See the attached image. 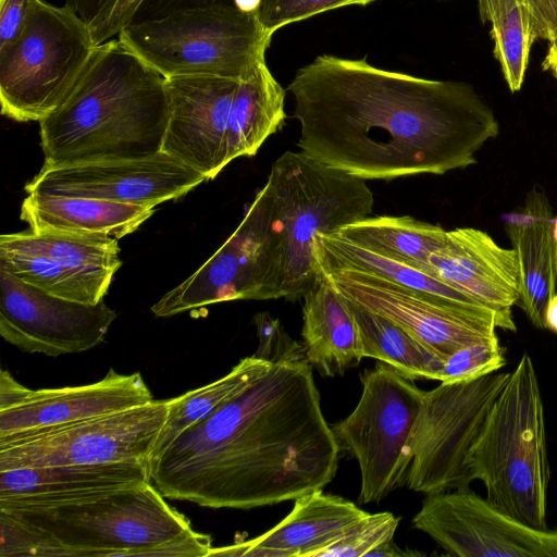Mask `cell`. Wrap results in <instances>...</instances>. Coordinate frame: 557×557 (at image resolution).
<instances>
[{
  "mask_svg": "<svg viewBox=\"0 0 557 557\" xmlns=\"http://www.w3.org/2000/svg\"><path fill=\"white\" fill-rule=\"evenodd\" d=\"M287 90L306 156L366 181L465 169L499 133L465 82L422 78L330 54L300 67Z\"/></svg>",
  "mask_w": 557,
  "mask_h": 557,
  "instance_id": "cell-1",
  "label": "cell"
},
{
  "mask_svg": "<svg viewBox=\"0 0 557 557\" xmlns=\"http://www.w3.org/2000/svg\"><path fill=\"white\" fill-rule=\"evenodd\" d=\"M339 453L312 366L281 362L185 430L148 471L165 498L247 510L323 490Z\"/></svg>",
  "mask_w": 557,
  "mask_h": 557,
  "instance_id": "cell-2",
  "label": "cell"
},
{
  "mask_svg": "<svg viewBox=\"0 0 557 557\" xmlns=\"http://www.w3.org/2000/svg\"><path fill=\"white\" fill-rule=\"evenodd\" d=\"M169 114L158 72L117 38L97 45L65 100L39 122L44 166L154 156Z\"/></svg>",
  "mask_w": 557,
  "mask_h": 557,
  "instance_id": "cell-3",
  "label": "cell"
},
{
  "mask_svg": "<svg viewBox=\"0 0 557 557\" xmlns=\"http://www.w3.org/2000/svg\"><path fill=\"white\" fill-rule=\"evenodd\" d=\"M467 467L496 508L547 529L550 468L544 407L533 361L523 354L472 444Z\"/></svg>",
  "mask_w": 557,
  "mask_h": 557,
  "instance_id": "cell-4",
  "label": "cell"
},
{
  "mask_svg": "<svg viewBox=\"0 0 557 557\" xmlns=\"http://www.w3.org/2000/svg\"><path fill=\"white\" fill-rule=\"evenodd\" d=\"M267 184L272 195V227L280 244L281 295L287 301H297L319 277L313 255L318 235L370 216L373 193L366 180L301 151L280 156Z\"/></svg>",
  "mask_w": 557,
  "mask_h": 557,
  "instance_id": "cell-5",
  "label": "cell"
},
{
  "mask_svg": "<svg viewBox=\"0 0 557 557\" xmlns=\"http://www.w3.org/2000/svg\"><path fill=\"white\" fill-rule=\"evenodd\" d=\"M0 510L54 539L70 557H131L193 529L151 482L58 500L0 499Z\"/></svg>",
  "mask_w": 557,
  "mask_h": 557,
  "instance_id": "cell-6",
  "label": "cell"
},
{
  "mask_svg": "<svg viewBox=\"0 0 557 557\" xmlns=\"http://www.w3.org/2000/svg\"><path fill=\"white\" fill-rule=\"evenodd\" d=\"M271 37L256 13L214 5L133 22L117 39L163 78L240 79L265 58Z\"/></svg>",
  "mask_w": 557,
  "mask_h": 557,
  "instance_id": "cell-7",
  "label": "cell"
},
{
  "mask_svg": "<svg viewBox=\"0 0 557 557\" xmlns=\"http://www.w3.org/2000/svg\"><path fill=\"white\" fill-rule=\"evenodd\" d=\"M88 27L70 7L36 0L20 37L0 49L1 113L40 122L65 100L95 50Z\"/></svg>",
  "mask_w": 557,
  "mask_h": 557,
  "instance_id": "cell-8",
  "label": "cell"
},
{
  "mask_svg": "<svg viewBox=\"0 0 557 557\" xmlns=\"http://www.w3.org/2000/svg\"><path fill=\"white\" fill-rule=\"evenodd\" d=\"M360 380L358 404L331 429L339 450L357 460L361 479L358 502L369 504L405 485L410 465L407 444L424 391L381 361Z\"/></svg>",
  "mask_w": 557,
  "mask_h": 557,
  "instance_id": "cell-9",
  "label": "cell"
},
{
  "mask_svg": "<svg viewBox=\"0 0 557 557\" xmlns=\"http://www.w3.org/2000/svg\"><path fill=\"white\" fill-rule=\"evenodd\" d=\"M509 373L441 382L424 391L407 444L409 490L428 495L470 486L468 453Z\"/></svg>",
  "mask_w": 557,
  "mask_h": 557,
  "instance_id": "cell-10",
  "label": "cell"
},
{
  "mask_svg": "<svg viewBox=\"0 0 557 557\" xmlns=\"http://www.w3.org/2000/svg\"><path fill=\"white\" fill-rule=\"evenodd\" d=\"M278 298L280 244L272 227V195L265 183L226 242L151 311L166 318L216 302Z\"/></svg>",
  "mask_w": 557,
  "mask_h": 557,
  "instance_id": "cell-11",
  "label": "cell"
},
{
  "mask_svg": "<svg viewBox=\"0 0 557 557\" xmlns=\"http://www.w3.org/2000/svg\"><path fill=\"white\" fill-rule=\"evenodd\" d=\"M166 400L0 437V471L120 461L148 462Z\"/></svg>",
  "mask_w": 557,
  "mask_h": 557,
  "instance_id": "cell-12",
  "label": "cell"
},
{
  "mask_svg": "<svg viewBox=\"0 0 557 557\" xmlns=\"http://www.w3.org/2000/svg\"><path fill=\"white\" fill-rule=\"evenodd\" d=\"M318 267L342 296L391 320L443 359L465 346L497 339V327L516 331L512 315L438 298L362 270Z\"/></svg>",
  "mask_w": 557,
  "mask_h": 557,
  "instance_id": "cell-13",
  "label": "cell"
},
{
  "mask_svg": "<svg viewBox=\"0 0 557 557\" xmlns=\"http://www.w3.org/2000/svg\"><path fill=\"white\" fill-rule=\"evenodd\" d=\"M117 239L32 230L0 236V267L52 296L97 304L122 264Z\"/></svg>",
  "mask_w": 557,
  "mask_h": 557,
  "instance_id": "cell-14",
  "label": "cell"
},
{
  "mask_svg": "<svg viewBox=\"0 0 557 557\" xmlns=\"http://www.w3.org/2000/svg\"><path fill=\"white\" fill-rule=\"evenodd\" d=\"M412 525L456 557H557V529L528 525L470 486L428 494Z\"/></svg>",
  "mask_w": 557,
  "mask_h": 557,
  "instance_id": "cell-15",
  "label": "cell"
},
{
  "mask_svg": "<svg viewBox=\"0 0 557 557\" xmlns=\"http://www.w3.org/2000/svg\"><path fill=\"white\" fill-rule=\"evenodd\" d=\"M115 318L103 299L90 305L55 297L0 267V335L23 351L59 357L91 349Z\"/></svg>",
  "mask_w": 557,
  "mask_h": 557,
  "instance_id": "cell-16",
  "label": "cell"
},
{
  "mask_svg": "<svg viewBox=\"0 0 557 557\" xmlns=\"http://www.w3.org/2000/svg\"><path fill=\"white\" fill-rule=\"evenodd\" d=\"M203 181L206 177L202 174L160 151L143 159L42 166L24 189L28 194L156 207L184 196Z\"/></svg>",
  "mask_w": 557,
  "mask_h": 557,
  "instance_id": "cell-17",
  "label": "cell"
},
{
  "mask_svg": "<svg viewBox=\"0 0 557 557\" xmlns=\"http://www.w3.org/2000/svg\"><path fill=\"white\" fill-rule=\"evenodd\" d=\"M164 79L170 114L161 151L212 180L228 164L227 131L239 79L212 75Z\"/></svg>",
  "mask_w": 557,
  "mask_h": 557,
  "instance_id": "cell-18",
  "label": "cell"
},
{
  "mask_svg": "<svg viewBox=\"0 0 557 557\" xmlns=\"http://www.w3.org/2000/svg\"><path fill=\"white\" fill-rule=\"evenodd\" d=\"M429 273L478 304L512 315L519 301L521 274L517 252L499 246L474 227L446 231L429 259Z\"/></svg>",
  "mask_w": 557,
  "mask_h": 557,
  "instance_id": "cell-19",
  "label": "cell"
},
{
  "mask_svg": "<svg viewBox=\"0 0 557 557\" xmlns=\"http://www.w3.org/2000/svg\"><path fill=\"white\" fill-rule=\"evenodd\" d=\"M151 400L140 372L122 374L111 368L90 384L27 388L18 404L0 410V437L117 412Z\"/></svg>",
  "mask_w": 557,
  "mask_h": 557,
  "instance_id": "cell-20",
  "label": "cell"
},
{
  "mask_svg": "<svg viewBox=\"0 0 557 557\" xmlns=\"http://www.w3.org/2000/svg\"><path fill=\"white\" fill-rule=\"evenodd\" d=\"M368 512L338 495L318 490L295 499L292 511L263 534L208 556L314 557Z\"/></svg>",
  "mask_w": 557,
  "mask_h": 557,
  "instance_id": "cell-21",
  "label": "cell"
},
{
  "mask_svg": "<svg viewBox=\"0 0 557 557\" xmlns=\"http://www.w3.org/2000/svg\"><path fill=\"white\" fill-rule=\"evenodd\" d=\"M547 197L534 187L524 207L505 219L521 274L519 304L531 323L546 329V310L557 293V239Z\"/></svg>",
  "mask_w": 557,
  "mask_h": 557,
  "instance_id": "cell-22",
  "label": "cell"
},
{
  "mask_svg": "<svg viewBox=\"0 0 557 557\" xmlns=\"http://www.w3.org/2000/svg\"><path fill=\"white\" fill-rule=\"evenodd\" d=\"M150 482L143 461L11 469L0 471V499L58 500Z\"/></svg>",
  "mask_w": 557,
  "mask_h": 557,
  "instance_id": "cell-23",
  "label": "cell"
},
{
  "mask_svg": "<svg viewBox=\"0 0 557 557\" xmlns=\"http://www.w3.org/2000/svg\"><path fill=\"white\" fill-rule=\"evenodd\" d=\"M301 337L307 361L321 375H344L363 359L356 321L346 299L319 269L314 286L302 298Z\"/></svg>",
  "mask_w": 557,
  "mask_h": 557,
  "instance_id": "cell-24",
  "label": "cell"
},
{
  "mask_svg": "<svg viewBox=\"0 0 557 557\" xmlns=\"http://www.w3.org/2000/svg\"><path fill=\"white\" fill-rule=\"evenodd\" d=\"M154 207L101 199L30 193L21 206V220L34 232L104 235L120 239L135 232Z\"/></svg>",
  "mask_w": 557,
  "mask_h": 557,
  "instance_id": "cell-25",
  "label": "cell"
},
{
  "mask_svg": "<svg viewBox=\"0 0 557 557\" xmlns=\"http://www.w3.org/2000/svg\"><path fill=\"white\" fill-rule=\"evenodd\" d=\"M285 90L270 72L265 58L239 79L227 131V163L255 156L286 121Z\"/></svg>",
  "mask_w": 557,
  "mask_h": 557,
  "instance_id": "cell-26",
  "label": "cell"
},
{
  "mask_svg": "<svg viewBox=\"0 0 557 557\" xmlns=\"http://www.w3.org/2000/svg\"><path fill=\"white\" fill-rule=\"evenodd\" d=\"M337 233L363 248L429 273L430 256L444 243L446 230L409 215H379L347 224Z\"/></svg>",
  "mask_w": 557,
  "mask_h": 557,
  "instance_id": "cell-27",
  "label": "cell"
},
{
  "mask_svg": "<svg viewBox=\"0 0 557 557\" xmlns=\"http://www.w3.org/2000/svg\"><path fill=\"white\" fill-rule=\"evenodd\" d=\"M313 255L317 264L362 270L438 298L486 308L428 272L363 248L337 232L319 234Z\"/></svg>",
  "mask_w": 557,
  "mask_h": 557,
  "instance_id": "cell-28",
  "label": "cell"
},
{
  "mask_svg": "<svg viewBox=\"0 0 557 557\" xmlns=\"http://www.w3.org/2000/svg\"><path fill=\"white\" fill-rule=\"evenodd\" d=\"M345 299L358 327L363 358L384 362L412 381L438 380L445 359L391 320Z\"/></svg>",
  "mask_w": 557,
  "mask_h": 557,
  "instance_id": "cell-29",
  "label": "cell"
},
{
  "mask_svg": "<svg viewBox=\"0 0 557 557\" xmlns=\"http://www.w3.org/2000/svg\"><path fill=\"white\" fill-rule=\"evenodd\" d=\"M271 364L253 355L245 357L221 379L168 399L166 419L148 462L160 456L185 430L207 419L239 394Z\"/></svg>",
  "mask_w": 557,
  "mask_h": 557,
  "instance_id": "cell-30",
  "label": "cell"
},
{
  "mask_svg": "<svg viewBox=\"0 0 557 557\" xmlns=\"http://www.w3.org/2000/svg\"><path fill=\"white\" fill-rule=\"evenodd\" d=\"M482 23L491 24L493 52L511 92L523 85L535 41L530 17L521 0H478Z\"/></svg>",
  "mask_w": 557,
  "mask_h": 557,
  "instance_id": "cell-31",
  "label": "cell"
},
{
  "mask_svg": "<svg viewBox=\"0 0 557 557\" xmlns=\"http://www.w3.org/2000/svg\"><path fill=\"white\" fill-rule=\"evenodd\" d=\"M399 518L388 511L367 513L314 557H361L394 539Z\"/></svg>",
  "mask_w": 557,
  "mask_h": 557,
  "instance_id": "cell-32",
  "label": "cell"
},
{
  "mask_svg": "<svg viewBox=\"0 0 557 557\" xmlns=\"http://www.w3.org/2000/svg\"><path fill=\"white\" fill-rule=\"evenodd\" d=\"M70 557L54 539L0 510V557Z\"/></svg>",
  "mask_w": 557,
  "mask_h": 557,
  "instance_id": "cell-33",
  "label": "cell"
},
{
  "mask_svg": "<svg viewBox=\"0 0 557 557\" xmlns=\"http://www.w3.org/2000/svg\"><path fill=\"white\" fill-rule=\"evenodd\" d=\"M505 364L506 358L498 338L475 343L465 346L447 357L437 381L454 383L472 380L496 372Z\"/></svg>",
  "mask_w": 557,
  "mask_h": 557,
  "instance_id": "cell-34",
  "label": "cell"
},
{
  "mask_svg": "<svg viewBox=\"0 0 557 557\" xmlns=\"http://www.w3.org/2000/svg\"><path fill=\"white\" fill-rule=\"evenodd\" d=\"M375 0H261L258 20L269 35L290 23L347 7L367 5Z\"/></svg>",
  "mask_w": 557,
  "mask_h": 557,
  "instance_id": "cell-35",
  "label": "cell"
},
{
  "mask_svg": "<svg viewBox=\"0 0 557 557\" xmlns=\"http://www.w3.org/2000/svg\"><path fill=\"white\" fill-rule=\"evenodd\" d=\"M253 323L259 339L255 357L270 363L307 360L302 343L294 339L277 318L263 311L253 317Z\"/></svg>",
  "mask_w": 557,
  "mask_h": 557,
  "instance_id": "cell-36",
  "label": "cell"
},
{
  "mask_svg": "<svg viewBox=\"0 0 557 557\" xmlns=\"http://www.w3.org/2000/svg\"><path fill=\"white\" fill-rule=\"evenodd\" d=\"M143 2L144 0H108L88 23L94 44L97 46L119 36L134 21Z\"/></svg>",
  "mask_w": 557,
  "mask_h": 557,
  "instance_id": "cell-37",
  "label": "cell"
},
{
  "mask_svg": "<svg viewBox=\"0 0 557 557\" xmlns=\"http://www.w3.org/2000/svg\"><path fill=\"white\" fill-rule=\"evenodd\" d=\"M260 3L261 0H144L133 22L158 18L178 10L214 5L234 7L257 14Z\"/></svg>",
  "mask_w": 557,
  "mask_h": 557,
  "instance_id": "cell-38",
  "label": "cell"
},
{
  "mask_svg": "<svg viewBox=\"0 0 557 557\" xmlns=\"http://www.w3.org/2000/svg\"><path fill=\"white\" fill-rule=\"evenodd\" d=\"M212 548L208 534L189 531L162 543L138 549L134 556L145 557H203Z\"/></svg>",
  "mask_w": 557,
  "mask_h": 557,
  "instance_id": "cell-39",
  "label": "cell"
},
{
  "mask_svg": "<svg viewBox=\"0 0 557 557\" xmlns=\"http://www.w3.org/2000/svg\"><path fill=\"white\" fill-rule=\"evenodd\" d=\"M36 0H0V49L10 46L23 32Z\"/></svg>",
  "mask_w": 557,
  "mask_h": 557,
  "instance_id": "cell-40",
  "label": "cell"
},
{
  "mask_svg": "<svg viewBox=\"0 0 557 557\" xmlns=\"http://www.w3.org/2000/svg\"><path fill=\"white\" fill-rule=\"evenodd\" d=\"M530 17L535 40H557V0H521Z\"/></svg>",
  "mask_w": 557,
  "mask_h": 557,
  "instance_id": "cell-41",
  "label": "cell"
},
{
  "mask_svg": "<svg viewBox=\"0 0 557 557\" xmlns=\"http://www.w3.org/2000/svg\"><path fill=\"white\" fill-rule=\"evenodd\" d=\"M28 387L17 382L7 370L0 372V410L18 404Z\"/></svg>",
  "mask_w": 557,
  "mask_h": 557,
  "instance_id": "cell-42",
  "label": "cell"
},
{
  "mask_svg": "<svg viewBox=\"0 0 557 557\" xmlns=\"http://www.w3.org/2000/svg\"><path fill=\"white\" fill-rule=\"evenodd\" d=\"M108 0H65V4L89 23Z\"/></svg>",
  "mask_w": 557,
  "mask_h": 557,
  "instance_id": "cell-43",
  "label": "cell"
},
{
  "mask_svg": "<svg viewBox=\"0 0 557 557\" xmlns=\"http://www.w3.org/2000/svg\"><path fill=\"white\" fill-rule=\"evenodd\" d=\"M421 555V553L412 552V550H403L395 542L394 539L391 541L385 542L384 544L380 545L375 549H373L369 556H376V557H399V556H417ZM368 556V557H369Z\"/></svg>",
  "mask_w": 557,
  "mask_h": 557,
  "instance_id": "cell-44",
  "label": "cell"
},
{
  "mask_svg": "<svg viewBox=\"0 0 557 557\" xmlns=\"http://www.w3.org/2000/svg\"><path fill=\"white\" fill-rule=\"evenodd\" d=\"M548 66L557 67V40L550 42V46H549L547 53L544 58V61L542 64L543 70Z\"/></svg>",
  "mask_w": 557,
  "mask_h": 557,
  "instance_id": "cell-45",
  "label": "cell"
},
{
  "mask_svg": "<svg viewBox=\"0 0 557 557\" xmlns=\"http://www.w3.org/2000/svg\"><path fill=\"white\" fill-rule=\"evenodd\" d=\"M544 71H549L554 77L557 79V67L556 66H548L546 69H544Z\"/></svg>",
  "mask_w": 557,
  "mask_h": 557,
  "instance_id": "cell-46",
  "label": "cell"
}]
</instances>
